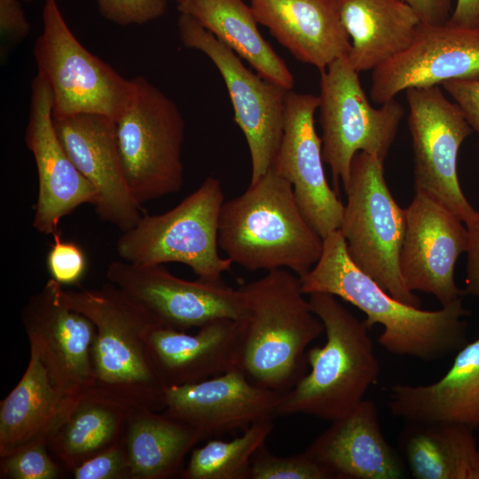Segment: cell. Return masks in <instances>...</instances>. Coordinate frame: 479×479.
Here are the masks:
<instances>
[{
    "instance_id": "obj_1",
    "label": "cell",
    "mask_w": 479,
    "mask_h": 479,
    "mask_svg": "<svg viewBox=\"0 0 479 479\" xmlns=\"http://www.w3.org/2000/svg\"><path fill=\"white\" fill-rule=\"evenodd\" d=\"M304 294L327 293L363 311L368 328L381 325L378 342L388 352L425 362L444 358L467 343L463 298L437 310L404 303L383 289L351 260L340 230L323 239L315 265L300 278Z\"/></svg>"
},
{
    "instance_id": "obj_2",
    "label": "cell",
    "mask_w": 479,
    "mask_h": 479,
    "mask_svg": "<svg viewBox=\"0 0 479 479\" xmlns=\"http://www.w3.org/2000/svg\"><path fill=\"white\" fill-rule=\"evenodd\" d=\"M61 300L95 325V388L92 395L108 398L131 411L165 407V388L148 352L151 332L161 326L152 312L108 281L93 289L59 287Z\"/></svg>"
},
{
    "instance_id": "obj_3",
    "label": "cell",
    "mask_w": 479,
    "mask_h": 479,
    "mask_svg": "<svg viewBox=\"0 0 479 479\" xmlns=\"http://www.w3.org/2000/svg\"><path fill=\"white\" fill-rule=\"evenodd\" d=\"M218 246L247 270L289 269L301 278L319 259L323 239L302 215L292 185L271 167L242 194L224 202Z\"/></svg>"
},
{
    "instance_id": "obj_4",
    "label": "cell",
    "mask_w": 479,
    "mask_h": 479,
    "mask_svg": "<svg viewBox=\"0 0 479 479\" xmlns=\"http://www.w3.org/2000/svg\"><path fill=\"white\" fill-rule=\"evenodd\" d=\"M240 289V369L253 383L286 393L304 375L305 350L325 326L304 298L300 278L287 269L270 271Z\"/></svg>"
},
{
    "instance_id": "obj_5",
    "label": "cell",
    "mask_w": 479,
    "mask_h": 479,
    "mask_svg": "<svg viewBox=\"0 0 479 479\" xmlns=\"http://www.w3.org/2000/svg\"><path fill=\"white\" fill-rule=\"evenodd\" d=\"M309 302L325 326L326 341L306 352L310 372L284 393L278 415L305 414L332 422L365 399L378 381L380 364L369 328L336 296L312 293Z\"/></svg>"
},
{
    "instance_id": "obj_6",
    "label": "cell",
    "mask_w": 479,
    "mask_h": 479,
    "mask_svg": "<svg viewBox=\"0 0 479 479\" xmlns=\"http://www.w3.org/2000/svg\"><path fill=\"white\" fill-rule=\"evenodd\" d=\"M224 197L212 176L176 207L142 216L116 241L120 259L138 265L180 263L206 281H220L232 262L218 253V227Z\"/></svg>"
},
{
    "instance_id": "obj_7",
    "label": "cell",
    "mask_w": 479,
    "mask_h": 479,
    "mask_svg": "<svg viewBox=\"0 0 479 479\" xmlns=\"http://www.w3.org/2000/svg\"><path fill=\"white\" fill-rule=\"evenodd\" d=\"M383 161L364 152L353 157L339 230L349 257L362 271L397 300L420 307V299L407 289L400 273L405 212L388 188Z\"/></svg>"
},
{
    "instance_id": "obj_8",
    "label": "cell",
    "mask_w": 479,
    "mask_h": 479,
    "mask_svg": "<svg viewBox=\"0 0 479 479\" xmlns=\"http://www.w3.org/2000/svg\"><path fill=\"white\" fill-rule=\"evenodd\" d=\"M43 24L34 57L52 93L53 118L97 114L116 121L135 97L133 78L122 77L78 41L57 0H44Z\"/></svg>"
},
{
    "instance_id": "obj_9",
    "label": "cell",
    "mask_w": 479,
    "mask_h": 479,
    "mask_svg": "<svg viewBox=\"0 0 479 479\" xmlns=\"http://www.w3.org/2000/svg\"><path fill=\"white\" fill-rule=\"evenodd\" d=\"M133 80L135 97L115 123L125 177L141 205L183 187L185 120L177 105L145 77Z\"/></svg>"
},
{
    "instance_id": "obj_10",
    "label": "cell",
    "mask_w": 479,
    "mask_h": 479,
    "mask_svg": "<svg viewBox=\"0 0 479 479\" xmlns=\"http://www.w3.org/2000/svg\"><path fill=\"white\" fill-rule=\"evenodd\" d=\"M347 56L320 71L318 108L323 161L331 169L334 190L344 191L350 179L352 159L364 152L385 160L404 115L391 99L373 107Z\"/></svg>"
},
{
    "instance_id": "obj_11",
    "label": "cell",
    "mask_w": 479,
    "mask_h": 479,
    "mask_svg": "<svg viewBox=\"0 0 479 479\" xmlns=\"http://www.w3.org/2000/svg\"><path fill=\"white\" fill-rule=\"evenodd\" d=\"M177 28L182 43L204 53L224 82L234 120L249 149L253 184L268 171L277 155L289 90L247 68L233 51L194 18L180 13Z\"/></svg>"
},
{
    "instance_id": "obj_12",
    "label": "cell",
    "mask_w": 479,
    "mask_h": 479,
    "mask_svg": "<svg viewBox=\"0 0 479 479\" xmlns=\"http://www.w3.org/2000/svg\"><path fill=\"white\" fill-rule=\"evenodd\" d=\"M405 95L416 191L466 223L475 210L459 186L457 158L462 142L473 130L459 106L439 86L412 88Z\"/></svg>"
},
{
    "instance_id": "obj_13",
    "label": "cell",
    "mask_w": 479,
    "mask_h": 479,
    "mask_svg": "<svg viewBox=\"0 0 479 479\" xmlns=\"http://www.w3.org/2000/svg\"><path fill=\"white\" fill-rule=\"evenodd\" d=\"M60 284L50 279L25 305L21 318L30 349L54 385L68 398L92 395L95 388L94 343L97 329L84 314L59 297Z\"/></svg>"
},
{
    "instance_id": "obj_14",
    "label": "cell",
    "mask_w": 479,
    "mask_h": 479,
    "mask_svg": "<svg viewBox=\"0 0 479 479\" xmlns=\"http://www.w3.org/2000/svg\"><path fill=\"white\" fill-rule=\"evenodd\" d=\"M106 276L165 327L186 331L219 318L241 320L245 315L242 290L222 280H185L161 265H138L122 259L108 264Z\"/></svg>"
},
{
    "instance_id": "obj_15",
    "label": "cell",
    "mask_w": 479,
    "mask_h": 479,
    "mask_svg": "<svg viewBox=\"0 0 479 479\" xmlns=\"http://www.w3.org/2000/svg\"><path fill=\"white\" fill-rule=\"evenodd\" d=\"M479 79V30L449 20L421 23L411 43L372 73L371 99L384 104L412 88Z\"/></svg>"
},
{
    "instance_id": "obj_16",
    "label": "cell",
    "mask_w": 479,
    "mask_h": 479,
    "mask_svg": "<svg viewBox=\"0 0 479 479\" xmlns=\"http://www.w3.org/2000/svg\"><path fill=\"white\" fill-rule=\"evenodd\" d=\"M404 212L399 269L407 289L433 294L442 306L463 298L467 293L456 285L454 270L467 250V227L444 206L419 191Z\"/></svg>"
},
{
    "instance_id": "obj_17",
    "label": "cell",
    "mask_w": 479,
    "mask_h": 479,
    "mask_svg": "<svg viewBox=\"0 0 479 479\" xmlns=\"http://www.w3.org/2000/svg\"><path fill=\"white\" fill-rule=\"evenodd\" d=\"M318 108V96L288 91L283 136L271 167L292 185L302 215L324 239L341 228L344 205L326 177L315 127Z\"/></svg>"
},
{
    "instance_id": "obj_18",
    "label": "cell",
    "mask_w": 479,
    "mask_h": 479,
    "mask_svg": "<svg viewBox=\"0 0 479 479\" xmlns=\"http://www.w3.org/2000/svg\"><path fill=\"white\" fill-rule=\"evenodd\" d=\"M52 93L39 73L31 82L28 122L25 143L37 171L38 194L33 227L53 235L61 219L83 204L93 206L96 193L77 169L57 135L52 116Z\"/></svg>"
},
{
    "instance_id": "obj_19",
    "label": "cell",
    "mask_w": 479,
    "mask_h": 479,
    "mask_svg": "<svg viewBox=\"0 0 479 479\" xmlns=\"http://www.w3.org/2000/svg\"><path fill=\"white\" fill-rule=\"evenodd\" d=\"M65 151L95 190L98 218L122 232L141 218V205L133 197L121 159L115 120L102 114H79L53 118Z\"/></svg>"
},
{
    "instance_id": "obj_20",
    "label": "cell",
    "mask_w": 479,
    "mask_h": 479,
    "mask_svg": "<svg viewBox=\"0 0 479 479\" xmlns=\"http://www.w3.org/2000/svg\"><path fill=\"white\" fill-rule=\"evenodd\" d=\"M284 393L253 383L241 369L165 389L163 413L201 432L204 438L273 420Z\"/></svg>"
},
{
    "instance_id": "obj_21",
    "label": "cell",
    "mask_w": 479,
    "mask_h": 479,
    "mask_svg": "<svg viewBox=\"0 0 479 479\" xmlns=\"http://www.w3.org/2000/svg\"><path fill=\"white\" fill-rule=\"evenodd\" d=\"M241 347L240 321L232 318L213 320L195 334L159 326L148 338L151 363L165 389L240 369Z\"/></svg>"
},
{
    "instance_id": "obj_22",
    "label": "cell",
    "mask_w": 479,
    "mask_h": 479,
    "mask_svg": "<svg viewBox=\"0 0 479 479\" xmlns=\"http://www.w3.org/2000/svg\"><path fill=\"white\" fill-rule=\"evenodd\" d=\"M333 479H400L406 466L384 437L376 404L363 399L306 449Z\"/></svg>"
},
{
    "instance_id": "obj_23",
    "label": "cell",
    "mask_w": 479,
    "mask_h": 479,
    "mask_svg": "<svg viewBox=\"0 0 479 479\" xmlns=\"http://www.w3.org/2000/svg\"><path fill=\"white\" fill-rule=\"evenodd\" d=\"M259 24L299 61L319 71L346 57L350 39L340 0H248Z\"/></svg>"
},
{
    "instance_id": "obj_24",
    "label": "cell",
    "mask_w": 479,
    "mask_h": 479,
    "mask_svg": "<svg viewBox=\"0 0 479 479\" xmlns=\"http://www.w3.org/2000/svg\"><path fill=\"white\" fill-rule=\"evenodd\" d=\"M388 406L407 422L457 423L479 429V339L457 351L452 366L437 381L395 384Z\"/></svg>"
},
{
    "instance_id": "obj_25",
    "label": "cell",
    "mask_w": 479,
    "mask_h": 479,
    "mask_svg": "<svg viewBox=\"0 0 479 479\" xmlns=\"http://www.w3.org/2000/svg\"><path fill=\"white\" fill-rule=\"evenodd\" d=\"M80 399L62 394L46 368L30 349L27 367L15 388L0 405V457L46 442Z\"/></svg>"
},
{
    "instance_id": "obj_26",
    "label": "cell",
    "mask_w": 479,
    "mask_h": 479,
    "mask_svg": "<svg viewBox=\"0 0 479 479\" xmlns=\"http://www.w3.org/2000/svg\"><path fill=\"white\" fill-rule=\"evenodd\" d=\"M350 39L347 59L357 72L373 70L404 50L422 23L402 0H340Z\"/></svg>"
},
{
    "instance_id": "obj_27",
    "label": "cell",
    "mask_w": 479,
    "mask_h": 479,
    "mask_svg": "<svg viewBox=\"0 0 479 479\" xmlns=\"http://www.w3.org/2000/svg\"><path fill=\"white\" fill-rule=\"evenodd\" d=\"M177 10L194 18L263 78L293 90L292 72L262 35L249 4L244 0H185L177 3Z\"/></svg>"
},
{
    "instance_id": "obj_28",
    "label": "cell",
    "mask_w": 479,
    "mask_h": 479,
    "mask_svg": "<svg viewBox=\"0 0 479 479\" xmlns=\"http://www.w3.org/2000/svg\"><path fill=\"white\" fill-rule=\"evenodd\" d=\"M472 428L457 423L407 422L399 445L416 479H479V447Z\"/></svg>"
},
{
    "instance_id": "obj_29",
    "label": "cell",
    "mask_w": 479,
    "mask_h": 479,
    "mask_svg": "<svg viewBox=\"0 0 479 479\" xmlns=\"http://www.w3.org/2000/svg\"><path fill=\"white\" fill-rule=\"evenodd\" d=\"M153 410L130 415L124 441L130 479H166L182 474L185 456L203 435L198 429Z\"/></svg>"
},
{
    "instance_id": "obj_30",
    "label": "cell",
    "mask_w": 479,
    "mask_h": 479,
    "mask_svg": "<svg viewBox=\"0 0 479 479\" xmlns=\"http://www.w3.org/2000/svg\"><path fill=\"white\" fill-rule=\"evenodd\" d=\"M134 411L108 398L88 395L67 412L47 444L68 469L119 442Z\"/></svg>"
},
{
    "instance_id": "obj_31",
    "label": "cell",
    "mask_w": 479,
    "mask_h": 479,
    "mask_svg": "<svg viewBox=\"0 0 479 479\" xmlns=\"http://www.w3.org/2000/svg\"><path fill=\"white\" fill-rule=\"evenodd\" d=\"M274 428L272 420L251 425L232 441L211 440L192 451L185 479H248L251 460Z\"/></svg>"
},
{
    "instance_id": "obj_32",
    "label": "cell",
    "mask_w": 479,
    "mask_h": 479,
    "mask_svg": "<svg viewBox=\"0 0 479 479\" xmlns=\"http://www.w3.org/2000/svg\"><path fill=\"white\" fill-rule=\"evenodd\" d=\"M248 479H333L329 471L306 450L291 456H277L265 444L252 458Z\"/></svg>"
},
{
    "instance_id": "obj_33",
    "label": "cell",
    "mask_w": 479,
    "mask_h": 479,
    "mask_svg": "<svg viewBox=\"0 0 479 479\" xmlns=\"http://www.w3.org/2000/svg\"><path fill=\"white\" fill-rule=\"evenodd\" d=\"M47 447L46 442H37L1 458V478H57L60 474V468L49 455Z\"/></svg>"
},
{
    "instance_id": "obj_34",
    "label": "cell",
    "mask_w": 479,
    "mask_h": 479,
    "mask_svg": "<svg viewBox=\"0 0 479 479\" xmlns=\"http://www.w3.org/2000/svg\"><path fill=\"white\" fill-rule=\"evenodd\" d=\"M52 236L53 242L46 257L51 279L62 286L78 283L87 269L84 252L77 244L63 240L59 232Z\"/></svg>"
},
{
    "instance_id": "obj_35",
    "label": "cell",
    "mask_w": 479,
    "mask_h": 479,
    "mask_svg": "<svg viewBox=\"0 0 479 479\" xmlns=\"http://www.w3.org/2000/svg\"><path fill=\"white\" fill-rule=\"evenodd\" d=\"M100 15L116 25H143L161 17L167 0H97Z\"/></svg>"
},
{
    "instance_id": "obj_36",
    "label": "cell",
    "mask_w": 479,
    "mask_h": 479,
    "mask_svg": "<svg viewBox=\"0 0 479 479\" xmlns=\"http://www.w3.org/2000/svg\"><path fill=\"white\" fill-rule=\"evenodd\" d=\"M72 471L75 479H130L124 436Z\"/></svg>"
},
{
    "instance_id": "obj_37",
    "label": "cell",
    "mask_w": 479,
    "mask_h": 479,
    "mask_svg": "<svg viewBox=\"0 0 479 479\" xmlns=\"http://www.w3.org/2000/svg\"><path fill=\"white\" fill-rule=\"evenodd\" d=\"M30 24L20 0H0L1 60H5L12 48L27 38Z\"/></svg>"
},
{
    "instance_id": "obj_38",
    "label": "cell",
    "mask_w": 479,
    "mask_h": 479,
    "mask_svg": "<svg viewBox=\"0 0 479 479\" xmlns=\"http://www.w3.org/2000/svg\"><path fill=\"white\" fill-rule=\"evenodd\" d=\"M442 87L459 106L472 130L477 133L479 146V79L451 80Z\"/></svg>"
},
{
    "instance_id": "obj_39",
    "label": "cell",
    "mask_w": 479,
    "mask_h": 479,
    "mask_svg": "<svg viewBox=\"0 0 479 479\" xmlns=\"http://www.w3.org/2000/svg\"><path fill=\"white\" fill-rule=\"evenodd\" d=\"M467 231L466 291L479 297V212L465 223Z\"/></svg>"
},
{
    "instance_id": "obj_40",
    "label": "cell",
    "mask_w": 479,
    "mask_h": 479,
    "mask_svg": "<svg viewBox=\"0 0 479 479\" xmlns=\"http://www.w3.org/2000/svg\"><path fill=\"white\" fill-rule=\"evenodd\" d=\"M409 4L427 24L444 23L450 20L452 0H402Z\"/></svg>"
},
{
    "instance_id": "obj_41",
    "label": "cell",
    "mask_w": 479,
    "mask_h": 479,
    "mask_svg": "<svg viewBox=\"0 0 479 479\" xmlns=\"http://www.w3.org/2000/svg\"><path fill=\"white\" fill-rule=\"evenodd\" d=\"M449 21L459 27L479 30V0H457Z\"/></svg>"
},
{
    "instance_id": "obj_42",
    "label": "cell",
    "mask_w": 479,
    "mask_h": 479,
    "mask_svg": "<svg viewBox=\"0 0 479 479\" xmlns=\"http://www.w3.org/2000/svg\"><path fill=\"white\" fill-rule=\"evenodd\" d=\"M172 1H176L177 3H179V2H182V1H185V0H172Z\"/></svg>"
},
{
    "instance_id": "obj_43",
    "label": "cell",
    "mask_w": 479,
    "mask_h": 479,
    "mask_svg": "<svg viewBox=\"0 0 479 479\" xmlns=\"http://www.w3.org/2000/svg\"><path fill=\"white\" fill-rule=\"evenodd\" d=\"M22 1H25V2H30V1H32V0H22Z\"/></svg>"
}]
</instances>
